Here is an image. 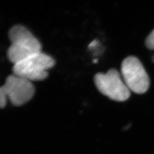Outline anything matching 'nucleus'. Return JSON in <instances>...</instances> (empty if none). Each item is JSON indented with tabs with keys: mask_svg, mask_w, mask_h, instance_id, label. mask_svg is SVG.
I'll return each mask as SVG.
<instances>
[{
	"mask_svg": "<svg viewBox=\"0 0 154 154\" xmlns=\"http://www.w3.org/2000/svg\"><path fill=\"white\" fill-rule=\"evenodd\" d=\"M11 45L7 52L8 58L14 64L35 54L42 52L41 42L25 26H14L9 32Z\"/></svg>",
	"mask_w": 154,
	"mask_h": 154,
	"instance_id": "f257e3e1",
	"label": "nucleus"
},
{
	"mask_svg": "<svg viewBox=\"0 0 154 154\" xmlns=\"http://www.w3.org/2000/svg\"><path fill=\"white\" fill-rule=\"evenodd\" d=\"M54 64V58L41 52L14 64L12 70L14 75L30 82L40 81L48 77V70Z\"/></svg>",
	"mask_w": 154,
	"mask_h": 154,
	"instance_id": "f03ea898",
	"label": "nucleus"
},
{
	"mask_svg": "<svg viewBox=\"0 0 154 154\" xmlns=\"http://www.w3.org/2000/svg\"><path fill=\"white\" fill-rule=\"evenodd\" d=\"M94 82L102 94L113 100L125 101L131 95L130 90L115 69H111L106 73H98L95 75Z\"/></svg>",
	"mask_w": 154,
	"mask_h": 154,
	"instance_id": "7ed1b4c3",
	"label": "nucleus"
},
{
	"mask_svg": "<svg viewBox=\"0 0 154 154\" xmlns=\"http://www.w3.org/2000/svg\"><path fill=\"white\" fill-rule=\"evenodd\" d=\"M121 74L130 90L137 94H143L148 90L150 79L141 61L136 57L129 56L121 63Z\"/></svg>",
	"mask_w": 154,
	"mask_h": 154,
	"instance_id": "20e7f679",
	"label": "nucleus"
},
{
	"mask_svg": "<svg viewBox=\"0 0 154 154\" xmlns=\"http://www.w3.org/2000/svg\"><path fill=\"white\" fill-rule=\"evenodd\" d=\"M3 90L11 103L15 106H21L30 100L34 96L35 88L32 82L13 74L8 76Z\"/></svg>",
	"mask_w": 154,
	"mask_h": 154,
	"instance_id": "39448f33",
	"label": "nucleus"
},
{
	"mask_svg": "<svg viewBox=\"0 0 154 154\" xmlns=\"http://www.w3.org/2000/svg\"><path fill=\"white\" fill-rule=\"evenodd\" d=\"M145 45L150 50H154V29L146 38Z\"/></svg>",
	"mask_w": 154,
	"mask_h": 154,
	"instance_id": "423d86ee",
	"label": "nucleus"
},
{
	"mask_svg": "<svg viewBox=\"0 0 154 154\" xmlns=\"http://www.w3.org/2000/svg\"><path fill=\"white\" fill-rule=\"evenodd\" d=\"M7 99V96L3 90L0 88V107L1 108H3L6 106Z\"/></svg>",
	"mask_w": 154,
	"mask_h": 154,
	"instance_id": "0eeeda50",
	"label": "nucleus"
},
{
	"mask_svg": "<svg viewBox=\"0 0 154 154\" xmlns=\"http://www.w3.org/2000/svg\"><path fill=\"white\" fill-rule=\"evenodd\" d=\"M96 44H97V42H96V41H93V42H92L89 45V47H93V46L95 45Z\"/></svg>",
	"mask_w": 154,
	"mask_h": 154,
	"instance_id": "6e6552de",
	"label": "nucleus"
},
{
	"mask_svg": "<svg viewBox=\"0 0 154 154\" xmlns=\"http://www.w3.org/2000/svg\"><path fill=\"white\" fill-rule=\"evenodd\" d=\"M152 61H153V62H154V56L152 57Z\"/></svg>",
	"mask_w": 154,
	"mask_h": 154,
	"instance_id": "1a4fd4ad",
	"label": "nucleus"
}]
</instances>
